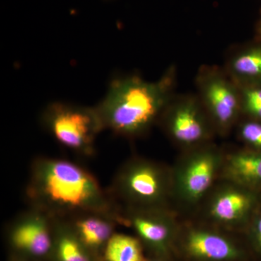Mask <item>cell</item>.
<instances>
[{
  "label": "cell",
  "instance_id": "obj_19",
  "mask_svg": "<svg viewBox=\"0 0 261 261\" xmlns=\"http://www.w3.org/2000/svg\"><path fill=\"white\" fill-rule=\"evenodd\" d=\"M248 226L252 247L261 257V207L250 220Z\"/></svg>",
  "mask_w": 261,
  "mask_h": 261
},
{
  "label": "cell",
  "instance_id": "obj_11",
  "mask_svg": "<svg viewBox=\"0 0 261 261\" xmlns=\"http://www.w3.org/2000/svg\"><path fill=\"white\" fill-rule=\"evenodd\" d=\"M121 225L130 226L146 243L161 248L172 233V221L164 209L121 211Z\"/></svg>",
  "mask_w": 261,
  "mask_h": 261
},
{
  "label": "cell",
  "instance_id": "obj_1",
  "mask_svg": "<svg viewBox=\"0 0 261 261\" xmlns=\"http://www.w3.org/2000/svg\"><path fill=\"white\" fill-rule=\"evenodd\" d=\"M31 207L53 219H69L87 212L121 215L108 190L83 166L68 160L38 157L33 161L27 190Z\"/></svg>",
  "mask_w": 261,
  "mask_h": 261
},
{
  "label": "cell",
  "instance_id": "obj_13",
  "mask_svg": "<svg viewBox=\"0 0 261 261\" xmlns=\"http://www.w3.org/2000/svg\"><path fill=\"white\" fill-rule=\"evenodd\" d=\"M226 174L240 187L261 193V152L246 149L230 155Z\"/></svg>",
  "mask_w": 261,
  "mask_h": 261
},
{
  "label": "cell",
  "instance_id": "obj_16",
  "mask_svg": "<svg viewBox=\"0 0 261 261\" xmlns=\"http://www.w3.org/2000/svg\"><path fill=\"white\" fill-rule=\"evenodd\" d=\"M103 261H148L138 239L115 233L103 250Z\"/></svg>",
  "mask_w": 261,
  "mask_h": 261
},
{
  "label": "cell",
  "instance_id": "obj_17",
  "mask_svg": "<svg viewBox=\"0 0 261 261\" xmlns=\"http://www.w3.org/2000/svg\"><path fill=\"white\" fill-rule=\"evenodd\" d=\"M240 89L243 115L261 121V86H248Z\"/></svg>",
  "mask_w": 261,
  "mask_h": 261
},
{
  "label": "cell",
  "instance_id": "obj_5",
  "mask_svg": "<svg viewBox=\"0 0 261 261\" xmlns=\"http://www.w3.org/2000/svg\"><path fill=\"white\" fill-rule=\"evenodd\" d=\"M197 96L213 125L227 132L243 115L241 92L238 84L217 67H202L196 78Z\"/></svg>",
  "mask_w": 261,
  "mask_h": 261
},
{
  "label": "cell",
  "instance_id": "obj_2",
  "mask_svg": "<svg viewBox=\"0 0 261 261\" xmlns=\"http://www.w3.org/2000/svg\"><path fill=\"white\" fill-rule=\"evenodd\" d=\"M176 82L172 65L154 82L136 74L113 77L106 95L94 106L104 129L127 138L143 135L159 121L176 95Z\"/></svg>",
  "mask_w": 261,
  "mask_h": 261
},
{
  "label": "cell",
  "instance_id": "obj_8",
  "mask_svg": "<svg viewBox=\"0 0 261 261\" xmlns=\"http://www.w3.org/2000/svg\"><path fill=\"white\" fill-rule=\"evenodd\" d=\"M219 160V154L210 149L190 156L178 178V191L185 200L196 202L203 197L214 181Z\"/></svg>",
  "mask_w": 261,
  "mask_h": 261
},
{
  "label": "cell",
  "instance_id": "obj_12",
  "mask_svg": "<svg viewBox=\"0 0 261 261\" xmlns=\"http://www.w3.org/2000/svg\"><path fill=\"white\" fill-rule=\"evenodd\" d=\"M224 70L238 87L261 86V40L257 39L233 51Z\"/></svg>",
  "mask_w": 261,
  "mask_h": 261
},
{
  "label": "cell",
  "instance_id": "obj_7",
  "mask_svg": "<svg viewBox=\"0 0 261 261\" xmlns=\"http://www.w3.org/2000/svg\"><path fill=\"white\" fill-rule=\"evenodd\" d=\"M53 236L54 219L31 207L17 216L8 229L12 249L21 256L36 260L51 256Z\"/></svg>",
  "mask_w": 261,
  "mask_h": 261
},
{
  "label": "cell",
  "instance_id": "obj_15",
  "mask_svg": "<svg viewBox=\"0 0 261 261\" xmlns=\"http://www.w3.org/2000/svg\"><path fill=\"white\" fill-rule=\"evenodd\" d=\"M187 248L193 256L207 260H230L238 255L227 240L208 231H192L187 237Z\"/></svg>",
  "mask_w": 261,
  "mask_h": 261
},
{
  "label": "cell",
  "instance_id": "obj_10",
  "mask_svg": "<svg viewBox=\"0 0 261 261\" xmlns=\"http://www.w3.org/2000/svg\"><path fill=\"white\" fill-rule=\"evenodd\" d=\"M68 221L75 234L93 254L101 252L115 229L121 225V215L108 212H87L76 215Z\"/></svg>",
  "mask_w": 261,
  "mask_h": 261
},
{
  "label": "cell",
  "instance_id": "obj_6",
  "mask_svg": "<svg viewBox=\"0 0 261 261\" xmlns=\"http://www.w3.org/2000/svg\"><path fill=\"white\" fill-rule=\"evenodd\" d=\"M160 120L171 139L181 145H198L211 135L212 122L197 94L175 95Z\"/></svg>",
  "mask_w": 261,
  "mask_h": 261
},
{
  "label": "cell",
  "instance_id": "obj_18",
  "mask_svg": "<svg viewBox=\"0 0 261 261\" xmlns=\"http://www.w3.org/2000/svg\"><path fill=\"white\" fill-rule=\"evenodd\" d=\"M240 139L247 149L261 152V121L245 118L239 126Z\"/></svg>",
  "mask_w": 261,
  "mask_h": 261
},
{
  "label": "cell",
  "instance_id": "obj_3",
  "mask_svg": "<svg viewBox=\"0 0 261 261\" xmlns=\"http://www.w3.org/2000/svg\"><path fill=\"white\" fill-rule=\"evenodd\" d=\"M108 192L120 212L163 209L169 192V178L155 163L132 159L118 170Z\"/></svg>",
  "mask_w": 261,
  "mask_h": 261
},
{
  "label": "cell",
  "instance_id": "obj_4",
  "mask_svg": "<svg viewBox=\"0 0 261 261\" xmlns=\"http://www.w3.org/2000/svg\"><path fill=\"white\" fill-rule=\"evenodd\" d=\"M40 121L60 145L85 158L94 155L96 140L105 130L95 107L61 101L48 104Z\"/></svg>",
  "mask_w": 261,
  "mask_h": 261
},
{
  "label": "cell",
  "instance_id": "obj_14",
  "mask_svg": "<svg viewBox=\"0 0 261 261\" xmlns=\"http://www.w3.org/2000/svg\"><path fill=\"white\" fill-rule=\"evenodd\" d=\"M51 256L56 261H94V254L81 242L68 221L54 219Z\"/></svg>",
  "mask_w": 261,
  "mask_h": 261
},
{
  "label": "cell",
  "instance_id": "obj_9",
  "mask_svg": "<svg viewBox=\"0 0 261 261\" xmlns=\"http://www.w3.org/2000/svg\"><path fill=\"white\" fill-rule=\"evenodd\" d=\"M223 190L215 197L211 215L220 222L249 223L261 207V193L240 187Z\"/></svg>",
  "mask_w": 261,
  "mask_h": 261
},
{
  "label": "cell",
  "instance_id": "obj_22",
  "mask_svg": "<svg viewBox=\"0 0 261 261\" xmlns=\"http://www.w3.org/2000/svg\"><path fill=\"white\" fill-rule=\"evenodd\" d=\"M154 261H161V260H154Z\"/></svg>",
  "mask_w": 261,
  "mask_h": 261
},
{
  "label": "cell",
  "instance_id": "obj_20",
  "mask_svg": "<svg viewBox=\"0 0 261 261\" xmlns=\"http://www.w3.org/2000/svg\"><path fill=\"white\" fill-rule=\"evenodd\" d=\"M257 39H260V40H261V15L260 19H259L258 22H257Z\"/></svg>",
  "mask_w": 261,
  "mask_h": 261
},
{
  "label": "cell",
  "instance_id": "obj_21",
  "mask_svg": "<svg viewBox=\"0 0 261 261\" xmlns=\"http://www.w3.org/2000/svg\"><path fill=\"white\" fill-rule=\"evenodd\" d=\"M106 1H113V0H106Z\"/></svg>",
  "mask_w": 261,
  "mask_h": 261
}]
</instances>
